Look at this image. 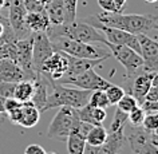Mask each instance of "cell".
<instances>
[{"mask_svg":"<svg viewBox=\"0 0 158 154\" xmlns=\"http://www.w3.org/2000/svg\"><path fill=\"white\" fill-rule=\"evenodd\" d=\"M99 23L114 28L127 31L134 35H148L156 30V15H138V14H122V12H103L94 16Z\"/></svg>","mask_w":158,"mask_h":154,"instance_id":"obj_1","label":"cell"},{"mask_svg":"<svg viewBox=\"0 0 158 154\" xmlns=\"http://www.w3.org/2000/svg\"><path fill=\"white\" fill-rule=\"evenodd\" d=\"M50 39L63 36L67 39H73L78 42L85 43H101L105 44L106 38L101 31H98L95 27L89 24L87 22L82 20V19H75L73 22H64L63 24L59 26H50L48 30L46 31Z\"/></svg>","mask_w":158,"mask_h":154,"instance_id":"obj_2","label":"cell"},{"mask_svg":"<svg viewBox=\"0 0 158 154\" xmlns=\"http://www.w3.org/2000/svg\"><path fill=\"white\" fill-rule=\"evenodd\" d=\"M50 87L52 91L48 93L46 105L43 107V113L50 109L62 107V106H69L74 109H81L85 105L89 103L90 95L93 91L90 90H83L79 87H67V86L58 83L56 81L50 79Z\"/></svg>","mask_w":158,"mask_h":154,"instance_id":"obj_3","label":"cell"},{"mask_svg":"<svg viewBox=\"0 0 158 154\" xmlns=\"http://www.w3.org/2000/svg\"><path fill=\"white\" fill-rule=\"evenodd\" d=\"M54 51H62L74 58H85V59H107L111 56L110 51H103L99 47L94 46L93 43L78 42L73 39H67L63 36H56L50 39Z\"/></svg>","mask_w":158,"mask_h":154,"instance_id":"obj_4","label":"cell"},{"mask_svg":"<svg viewBox=\"0 0 158 154\" xmlns=\"http://www.w3.org/2000/svg\"><path fill=\"white\" fill-rule=\"evenodd\" d=\"M81 119L78 117V111L74 107L62 106L59 107L56 115L52 118L51 123L47 129V138L55 141H66L70 133L74 130Z\"/></svg>","mask_w":158,"mask_h":154,"instance_id":"obj_5","label":"cell"},{"mask_svg":"<svg viewBox=\"0 0 158 154\" xmlns=\"http://www.w3.org/2000/svg\"><path fill=\"white\" fill-rule=\"evenodd\" d=\"M82 20L87 22L89 24L95 27L98 31H101L109 43L115 44V46H127V47L133 48L134 51H137V52L139 54V42H138V35L130 34V32H127V31H123V30H119V28H114V27L105 26V24H102V23L98 22L94 16L83 18Z\"/></svg>","mask_w":158,"mask_h":154,"instance_id":"obj_6","label":"cell"},{"mask_svg":"<svg viewBox=\"0 0 158 154\" xmlns=\"http://www.w3.org/2000/svg\"><path fill=\"white\" fill-rule=\"evenodd\" d=\"M105 46L109 47L110 54H111L126 70L125 79L131 78L135 74L142 71L143 60H142V56L137 52V51H134L133 48H130L127 46H115V44H111V43H109V42H106Z\"/></svg>","mask_w":158,"mask_h":154,"instance_id":"obj_7","label":"cell"},{"mask_svg":"<svg viewBox=\"0 0 158 154\" xmlns=\"http://www.w3.org/2000/svg\"><path fill=\"white\" fill-rule=\"evenodd\" d=\"M58 83L62 85H73L75 87L90 90V91H95V90H106L111 85V82L106 81L101 75H98L94 69L86 70L82 74L74 75V77H62L56 81Z\"/></svg>","mask_w":158,"mask_h":154,"instance_id":"obj_8","label":"cell"},{"mask_svg":"<svg viewBox=\"0 0 158 154\" xmlns=\"http://www.w3.org/2000/svg\"><path fill=\"white\" fill-rule=\"evenodd\" d=\"M7 115H8L12 123L19 125L26 129L34 127L40 119V111L31 101L22 102V105L19 107L8 111Z\"/></svg>","mask_w":158,"mask_h":154,"instance_id":"obj_9","label":"cell"},{"mask_svg":"<svg viewBox=\"0 0 158 154\" xmlns=\"http://www.w3.org/2000/svg\"><path fill=\"white\" fill-rule=\"evenodd\" d=\"M8 10H10L8 22H10V26L12 27V30H14L15 36L18 39L30 36L32 32H31L28 30V27L26 26L27 10L24 7V0H11Z\"/></svg>","mask_w":158,"mask_h":154,"instance_id":"obj_10","label":"cell"},{"mask_svg":"<svg viewBox=\"0 0 158 154\" xmlns=\"http://www.w3.org/2000/svg\"><path fill=\"white\" fill-rule=\"evenodd\" d=\"M126 139L131 148V154H158V148L150 139V131L142 127V125L133 126Z\"/></svg>","mask_w":158,"mask_h":154,"instance_id":"obj_11","label":"cell"},{"mask_svg":"<svg viewBox=\"0 0 158 154\" xmlns=\"http://www.w3.org/2000/svg\"><path fill=\"white\" fill-rule=\"evenodd\" d=\"M139 55L143 60L142 70L148 73H158V42L149 38L148 35H138Z\"/></svg>","mask_w":158,"mask_h":154,"instance_id":"obj_12","label":"cell"},{"mask_svg":"<svg viewBox=\"0 0 158 154\" xmlns=\"http://www.w3.org/2000/svg\"><path fill=\"white\" fill-rule=\"evenodd\" d=\"M69 67V55L62 51H54L40 67V74L52 81H58L66 74Z\"/></svg>","mask_w":158,"mask_h":154,"instance_id":"obj_13","label":"cell"},{"mask_svg":"<svg viewBox=\"0 0 158 154\" xmlns=\"http://www.w3.org/2000/svg\"><path fill=\"white\" fill-rule=\"evenodd\" d=\"M32 66L35 71L40 73V67L44 60L54 52L52 44L46 32H32Z\"/></svg>","mask_w":158,"mask_h":154,"instance_id":"obj_14","label":"cell"},{"mask_svg":"<svg viewBox=\"0 0 158 154\" xmlns=\"http://www.w3.org/2000/svg\"><path fill=\"white\" fill-rule=\"evenodd\" d=\"M154 73H148V71L142 70L141 73L135 74L131 78H127V86H126V91L135 98L138 105H142L145 102V95L148 90L152 86V79H153Z\"/></svg>","mask_w":158,"mask_h":154,"instance_id":"obj_15","label":"cell"},{"mask_svg":"<svg viewBox=\"0 0 158 154\" xmlns=\"http://www.w3.org/2000/svg\"><path fill=\"white\" fill-rule=\"evenodd\" d=\"M27 79L23 69L11 58H0V82L18 83Z\"/></svg>","mask_w":158,"mask_h":154,"instance_id":"obj_16","label":"cell"},{"mask_svg":"<svg viewBox=\"0 0 158 154\" xmlns=\"http://www.w3.org/2000/svg\"><path fill=\"white\" fill-rule=\"evenodd\" d=\"M32 85H34V93L32 97H31V102L36 106L39 111L43 113V107H44L47 97H48L50 79L46 78L43 74L38 73L36 77L32 79Z\"/></svg>","mask_w":158,"mask_h":154,"instance_id":"obj_17","label":"cell"},{"mask_svg":"<svg viewBox=\"0 0 158 154\" xmlns=\"http://www.w3.org/2000/svg\"><path fill=\"white\" fill-rule=\"evenodd\" d=\"M77 111H78L79 119L86 122V123H89V125H91V126L102 125L106 118H107L106 109L94 107V106H91L90 103L85 105L83 107H81V109H77Z\"/></svg>","mask_w":158,"mask_h":154,"instance_id":"obj_18","label":"cell"},{"mask_svg":"<svg viewBox=\"0 0 158 154\" xmlns=\"http://www.w3.org/2000/svg\"><path fill=\"white\" fill-rule=\"evenodd\" d=\"M126 142V135L123 129H119L117 131H107V138L99 146L98 154H117L122 149V146Z\"/></svg>","mask_w":158,"mask_h":154,"instance_id":"obj_19","label":"cell"},{"mask_svg":"<svg viewBox=\"0 0 158 154\" xmlns=\"http://www.w3.org/2000/svg\"><path fill=\"white\" fill-rule=\"evenodd\" d=\"M106 59H85V58H74L69 55V67L67 71L63 77H74V75L82 74L86 70L94 69L95 66H98L99 63H102Z\"/></svg>","mask_w":158,"mask_h":154,"instance_id":"obj_20","label":"cell"},{"mask_svg":"<svg viewBox=\"0 0 158 154\" xmlns=\"http://www.w3.org/2000/svg\"><path fill=\"white\" fill-rule=\"evenodd\" d=\"M26 26L31 32H46L48 30L50 20L47 18L46 11H36V12H27L26 15Z\"/></svg>","mask_w":158,"mask_h":154,"instance_id":"obj_21","label":"cell"},{"mask_svg":"<svg viewBox=\"0 0 158 154\" xmlns=\"http://www.w3.org/2000/svg\"><path fill=\"white\" fill-rule=\"evenodd\" d=\"M44 11L51 26H59L66 22L64 6L62 0H48L44 4Z\"/></svg>","mask_w":158,"mask_h":154,"instance_id":"obj_22","label":"cell"},{"mask_svg":"<svg viewBox=\"0 0 158 154\" xmlns=\"http://www.w3.org/2000/svg\"><path fill=\"white\" fill-rule=\"evenodd\" d=\"M67 152L69 154H82L86 145V137L78 133L77 130H73L70 135L67 137Z\"/></svg>","mask_w":158,"mask_h":154,"instance_id":"obj_23","label":"cell"},{"mask_svg":"<svg viewBox=\"0 0 158 154\" xmlns=\"http://www.w3.org/2000/svg\"><path fill=\"white\" fill-rule=\"evenodd\" d=\"M32 93H34L32 81L24 79V81L18 82L16 86H15L14 98L18 101H20V102H27V101H31Z\"/></svg>","mask_w":158,"mask_h":154,"instance_id":"obj_24","label":"cell"},{"mask_svg":"<svg viewBox=\"0 0 158 154\" xmlns=\"http://www.w3.org/2000/svg\"><path fill=\"white\" fill-rule=\"evenodd\" d=\"M107 138V130H106L102 125L91 126L89 130L87 135H86V142L94 146H101Z\"/></svg>","mask_w":158,"mask_h":154,"instance_id":"obj_25","label":"cell"},{"mask_svg":"<svg viewBox=\"0 0 158 154\" xmlns=\"http://www.w3.org/2000/svg\"><path fill=\"white\" fill-rule=\"evenodd\" d=\"M89 103L94 106V107H101V109H106L110 106V102L107 99L105 90H95V91H93L91 95H90Z\"/></svg>","mask_w":158,"mask_h":154,"instance_id":"obj_26","label":"cell"},{"mask_svg":"<svg viewBox=\"0 0 158 154\" xmlns=\"http://www.w3.org/2000/svg\"><path fill=\"white\" fill-rule=\"evenodd\" d=\"M127 117H129L127 113L122 111L121 109L117 107L114 118L111 121V125H110V127H109V133L117 131V130H119V129H125V125H126V122H127Z\"/></svg>","mask_w":158,"mask_h":154,"instance_id":"obj_27","label":"cell"},{"mask_svg":"<svg viewBox=\"0 0 158 154\" xmlns=\"http://www.w3.org/2000/svg\"><path fill=\"white\" fill-rule=\"evenodd\" d=\"M138 102H137V99L134 98L131 94H129V93H125V95L121 98L119 99V102L117 103V107L118 109H121L122 111H125V113H130L131 110H134L135 107H138Z\"/></svg>","mask_w":158,"mask_h":154,"instance_id":"obj_28","label":"cell"},{"mask_svg":"<svg viewBox=\"0 0 158 154\" xmlns=\"http://www.w3.org/2000/svg\"><path fill=\"white\" fill-rule=\"evenodd\" d=\"M105 93H106V95H107V99L110 102V105H117L121 98L125 95L126 91H125V89H122V87H119V86L111 83L107 89L105 90Z\"/></svg>","mask_w":158,"mask_h":154,"instance_id":"obj_29","label":"cell"},{"mask_svg":"<svg viewBox=\"0 0 158 154\" xmlns=\"http://www.w3.org/2000/svg\"><path fill=\"white\" fill-rule=\"evenodd\" d=\"M142 127L150 133L158 134V113H148L142 122Z\"/></svg>","mask_w":158,"mask_h":154,"instance_id":"obj_30","label":"cell"},{"mask_svg":"<svg viewBox=\"0 0 158 154\" xmlns=\"http://www.w3.org/2000/svg\"><path fill=\"white\" fill-rule=\"evenodd\" d=\"M63 6H64L66 12V22H73L77 19V7L78 0H62Z\"/></svg>","mask_w":158,"mask_h":154,"instance_id":"obj_31","label":"cell"},{"mask_svg":"<svg viewBox=\"0 0 158 154\" xmlns=\"http://www.w3.org/2000/svg\"><path fill=\"white\" fill-rule=\"evenodd\" d=\"M145 110L141 107V106H138V107H135L134 110H131V111L129 113V117H127V121H130V123H131L133 126H141L142 122H143L145 119Z\"/></svg>","mask_w":158,"mask_h":154,"instance_id":"obj_32","label":"cell"},{"mask_svg":"<svg viewBox=\"0 0 158 154\" xmlns=\"http://www.w3.org/2000/svg\"><path fill=\"white\" fill-rule=\"evenodd\" d=\"M15 86L16 83H12V82H0V97L6 98V99L14 98Z\"/></svg>","mask_w":158,"mask_h":154,"instance_id":"obj_33","label":"cell"},{"mask_svg":"<svg viewBox=\"0 0 158 154\" xmlns=\"http://www.w3.org/2000/svg\"><path fill=\"white\" fill-rule=\"evenodd\" d=\"M98 4L105 12H118L114 0H98Z\"/></svg>","mask_w":158,"mask_h":154,"instance_id":"obj_34","label":"cell"},{"mask_svg":"<svg viewBox=\"0 0 158 154\" xmlns=\"http://www.w3.org/2000/svg\"><path fill=\"white\" fill-rule=\"evenodd\" d=\"M141 107L145 110V113H158V101H153V102H149V101H145L141 105Z\"/></svg>","mask_w":158,"mask_h":154,"instance_id":"obj_35","label":"cell"},{"mask_svg":"<svg viewBox=\"0 0 158 154\" xmlns=\"http://www.w3.org/2000/svg\"><path fill=\"white\" fill-rule=\"evenodd\" d=\"M24 154H47V153H46V150L43 149L40 145L32 144V145H28L26 148Z\"/></svg>","mask_w":158,"mask_h":154,"instance_id":"obj_36","label":"cell"},{"mask_svg":"<svg viewBox=\"0 0 158 154\" xmlns=\"http://www.w3.org/2000/svg\"><path fill=\"white\" fill-rule=\"evenodd\" d=\"M145 101H149V102L158 101V87L150 86V89L148 90V93L145 95Z\"/></svg>","mask_w":158,"mask_h":154,"instance_id":"obj_37","label":"cell"},{"mask_svg":"<svg viewBox=\"0 0 158 154\" xmlns=\"http://www.w3.org/2000/svg\"><path fill=\"white\" fill-rule=\"evenodd\" d=\"M98 150H99V146H94V145H90L86 142L83 153L82 154H98Z\"/></svg>","mask_w":158,"mask_h":154,"instance_id":"obj_38","label":"cell"},{"mask_svg":"<svg viewBox=\"0 0 158 154\" xmlns=\"http://www.w3.org/2000/svg\"><path fill=\"white\" fill-rule=\"evenodd\" d=\"M126 2H127V0H114V3H115V6L118 8V12H122V11H123Z\"/></svg>","mask_w":158,"mask_h":154,"instance_id":"obj_39","label":"cell"},{"mask_svg":"<svg viewBox=\"0 0 158 154\" xmlns=\"http://www.w3.org/2000/svg\"><path fill=\"white\" fill-rule=\"evenodd\" d=\"M10 3H11V0H0V10H3V8H8Z\"/></svg>","mask_w":158,"mask_h":154,"instance_id":"obj_40","label":"cell"},{"mask_svg":"<svg viewBox=\"0 0 158 154\" xmlns=\"http://www.w3.org/2000/svg\"><path fill=\"white\" fill-rule=\"evenodd\" d=\"M152 86H154V87H158V73H154V75H153Z\"/></svg>","mask_w":158,"mask_h":154,"instance_id":"obj_41","label":"cell"},{"mask_svg":"<svg viewBox=\"0 0 158 154\" xmlns=\"http://www.w3.org/2000/svg\"><path fill=\"white\" fill-rule=\"evenodd\" d=\"M4 103H6V98L0 97V113L4 114Z\"/></svg>","mask_w":158,"mask_h":154,"instance_id":"obj_42","label":"cell"},{"mask_svg":"<svg viewBox=\"0 0 158 154\" xmlns=\"http://www.w3.org/2000/svg\"><path fill=\"white\" fill-rule=\"evenodd\" d=\"M3 32H4V24H3L2 19H0V38H2V35H3Z\"/></svg>","mask_w":158,"mask_h":154,"instance_id":"obj_43","label":"cell"},{"mask_svg":"<svg viewBox=\"0 0 158 154\" xmlns=\"http://www.w3.org/2000/svg\"><path fill=\"white\" fill-rule=\"evenodd\" d=\"M4 122V117H3V113H0V125Z\"/></svg>","mask_w":158,"mask_h":154,"instance_id":"obj_44","label":"cell"},{"mask_svg":"<svg viewBox=\"0 0 158 154\" xmlns=\"http://www.w3.org/2000/svg\"><path fill=\"white\" fill-rule=\"evenodd\" d=\"M2 47H3V42L0 40V58H2Z\"/></svg>","mask_w":158,"mask_h":154,"instance_id":"obj_45","label":"cell"},{"mask_svg":"<svg viewBox=\"0 0 158 154\" xmlns=\"http://www.w3.org/2000/svg\"><path fill=\"white\" fill-rule=\"evenodd\" d=\"M145 2H148V3H156V2H158V0H145Z\"/></svg>","mask_w":158,"mask_h":154,"instance_id":"obj_46","label":"cell"},{"mask_svg":"<svg viewBox=\"0 0 158 154\" xmlns=\"http://www.w3.org/2000/svg\"><path fill=\"white\" fill-rule=\"evenodd\" d=\"M47 154H58V153H55V152H51V153H47Z\"/></svg>","mask_w":158,"mask_h":154,"instance_id":"obj_47","label":"cell"},{"mask_svg":"<svg viewBox=\"0 0 158 154\" xmlns=\"http://www.w3.org/2000/svg\"><path fill=\"white\" fill-rule=\"evenodd\" d=\"M156 30H158V23H157V26H156Z\"/></svg>","mask_w":158,"mask_h":154,"instance_id":"obj_48","label":"cell"},{"mask_svg":"<svg viewBox=\"0 0 158 154\" xmlns=\"http://www.w3.org/2000/svg\"><path fill=\"white\" fill-rule=\"evenodd\" d=\"M0 16H2V14H0Z\"/></svg>","mask_w":158,"mask_h":154,"instance_id":"obj_49","label":"cell"}]
</instances>
